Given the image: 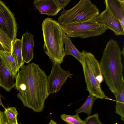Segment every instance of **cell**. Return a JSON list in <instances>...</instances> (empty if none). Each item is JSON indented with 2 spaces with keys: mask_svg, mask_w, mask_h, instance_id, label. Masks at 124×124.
Listing matches in <instances>:
<instances>
[{
  "mask_svg": "<svg viewBox=\"0 0 124 124\" xmlns=\"http://www.w3.org/2000/svg\"><path fill=\"white\" fill-rule=\"evenodd\" d=\"M15 77L17 96L25 107L35 112L42 111L49 94L47 77L38 65L34 63L22 66Z\"/></svg>",
  "mask_w": 124,
  "mask_h": 124,
  "instance_id": "cell-1",
  "label": "cell"
},
{
  "mask_svg": "<svg viewBox=\"0 0 124 124\" xmlns=\"http://www.w3.org/2000/svg\"><path fill=\"white\" fill-rule=\"evenodd\" d=\"M121 54L117 41L110 39L107 42L100 62L105 83L115 96L124 80Z\"/></svg>",
  "mask_w": 124,
  "mask_h": 124,
  "instance_id": "cell-2",
  "label": "cell"
},
{
  "mask_svg": "<svg viewBox=\"0 0 124 124\" xmlns=\"http://www.w3.org/2000/svg\"><path fill=\"white\" fill-rule=\"evenodd\" d=\"M42 29L45 53L53 62L61 64L65 56L63 39L64 32L61 24L53 18H47L42 23Z\"/></svg>",
  "mask_w": 124,
  "mask_h": 124,
  "instance_id": "cell-3",
  "label": "cell"
},
{
  "mask_svg": "<svg viewBox=\"0 0 124 124\" xmlns=\"http://www.w3.org/2000/svg\"><path fill=\"white\" fill-rule=\"evenodd\" d=\"M82 64L87 90L97 99L105 98L101 85L104 77L100 68V62L92 53L83 50L82 52Z\"/></svg>",
  "mask_w": 124,
  "mask_h": 124,
  "instance_id": "cell-4",
  "label": "cell"
},
{
  "mask_svg": "<svg viewBox=\"0 0 124 124\" xmlns=\"http://www.w3.org/2000/svg\"><path fill=\"white\" fill-rule=\"evenodd\" d=\"M99 10L90 0H80L70 9H64L58 18L60 24L75 25L80 23L98 16Z\"/></svg>",
  "mask_w": 124,
  "mask_h": 124,
  "instance_id": "cell-5",
  "label": "cell"
},
{
  "mask_svg": "<svg viewBox=\"0 0 124 124\" xmlns=\"http://www.w3.org/2000/svg\"><path fill=\"white\" fill-rule=\"evenodd\" d=\"M69 37L85 39L101 35L108 29L99 16L84 22L75 25L61 24Z\"/></svg>",
  "mask_w": 124,
  "mask_h": 124,
  "instance_id": "cell-6",
  "label": "cell"
},
{
  "mask_svg": "<svg viewBox=\"0 0 124 124\" xmlns=\"http://www.w3.org/2000/svg\"><path fill=\"white\" fill-rule=\"evenodd\" d=\"M72 75L69 71L63 70L59 63H53L51 73L47 77V87L49 94L58 92L67 79Z\"/></svg>",
  "mask_w": 124,
  "mask_h": 124,
  "instance_id": "cell-7",
  "label": "cell"
},
{
  "mask_svg": "<svg viewBox=\"0 0 124 124\" xmlns=\"http://www.w3.org/2000/svg\"><path fill=\"white\" fill-rule=\"evenodd\" d=\"M0 29L13 42L16 39L17 27L14 16L4 2L0 0Z\"/></svg>",
  "mask_w": 124,
  "mask_h": 124,
  "instance_id": "cell-8",
  "label": "cell"
},
{
  "mask_svg": "<svg viewBox=\"0 0 124 124\" xmlns=\"http://www.w3.org/2000/svg\"><path fill=\"white\" fill-rule=\"evenodd\" d=\"M99 16L107 28L112 30L115 35L117 36L124 35V28L120 21L107 9L102 11Z\"/></svg>",
  "mask_w": 124,
  "mask_h": 124,
  "instance_id": "cell-9",
  "label": "cell"
},
{
  "mask_svg": "<svg viewBox=\"0 0 124 124\" xmlns=\"http://www.w3.org/2000/svg\"><path fill=\"white\" fill-rule=\"evenodd\" d=\"M21 39L23 60L24 63H29L33 58V36L30 33L26 32L23 34Z\"/></svg>",
  "mask_w": 124,
  "mask_h": 124,
  "instance_id": "cell-10",
  "label": "cell"
},
{
  "mask_svg": "<svg viewBox=\"0 0 124 124\" xmlns=\"http://www.w3.org/2000/svg\"><path fill=\"white\" fill-rule=\"evenodd\" d=\"M33 5L41 14L48 16H55L61 10L55 0H35Z\"/></svg>",
  "mask_w": 124,
  "mask_h": 124,
  "instance_id": "cell-11",
  "label": "cell"
},
{
  "mask_svg": "<svg viewBox=\"0 0 124 124\" xmlns=\"http://www.w3.org/2000/svg\"><path fill=\"white\" fill-rule=\"evenodd\" d=\"M105 9L120 22L124 28V0H105Z\"/></svg>",
  "mask_w": 124,
  "mask_h": 124,
  "instance_id": "cell-12",
  "label": "cell"
},
{
  "mask_svg": "<svg viewBox=\"0 0 124 124\" xmlns=\"http://www.w3.org/2000/svg\"><path fill=\"white\" fill-rule=\"evenodd\" d=\"M14 78L10 71L0 61V80L1 87L10 92L15 86Z\"/></svg>",
  "mask_w": 124,
  "mask_h": 124,
  "instance_id": "cell-13",
  "label": "cell"
},
{
  "mask_svg": "<svg viewBox=\"0 0 124 124\" xmlns=\"http://www.w3.org/2000/svg\"><path fill=\"white\" fill-rule=\"evenodd\" d=\"M0 61L15 78L19 70L12 53L4 51H0Z\"/></svg>",
  "mask_w": 124,
  "mask_h": 124,
  "instance_id": "cell-14",
  "label": "cell"
},
{
  "mask_svg": "<svg viewBox=\"0 0 124 124\" xmlns=\"http://www.w3.org/2000/svg\"><path fill=\"white\" fill-rule=\"evenodd\" d=\"M63 39L65 45L64 49L65 55H71L81 63L82 59V52L77 49L72 43L70 38L67 37L64 32Z\"/></svg>",
  "mask_w": 124,
  "mask_h": 124,
  "instance_id": "cell-15",
  "label": "cell"
},
{
  "mask_svg": "<svg viewBox=\"0 0 124 124\" xmlns=\"http://www.w3.org/2000/svg\"><path fill=\"white\" fill-rule=\"evenodd\" d=\"M21 39H16L13 41L12 54L14 57L18 70L23 65L24 63L22 56Z\"/></svg>",
  "mask_w": 124,
  "mask_h": 124,
  "instance_id": "cell-16",
  "label": "cell"
},
{
  "mask_svg": "<svg viewBox=\"0 0 124 124\" xmlns=\"http://www.w3.org/2000/svg\"><path fill=\"white\" fill-rule=\"evenodd\" d=\"M116 101L115 113L121 116L122 120H124V80L121 85L117 95L115 96Z\"/></svg>",
  "mask_w": 124,
  "mask_h": 124,
  "instance_id": "cell-17",
  "label": "cell"
},
{
  "mask_svg": "<svg viewBox=\"0 0 124 124\" xmlns=\"http://www.w3.org/2000/svg\"><path fill=\"white\" fill-rule=\"evenodd\" d=\"M97 99L95 97L89 93L83 105L75 110L76 114L84 113L90 115L93 103Z\"/></svg>",
  "mask_w": 124,
  "mask_h": 124,
  "instance_id": "cell-18",
  "label": "cell"
},
{
  "mask_svg": "<svg viewBox=\"0 0 124 124\" xmlns=\"http://www.w3.org/2000/svg\"><path fill=\"white\" fill-rule=\"evenodd\" d=\"M4 113L8 124H18L17 120L18 113L16 108L14 107L5 108Z\"/></svg>",
  "mask_w": 124,
  "mask_h": 124,
  "instance_id": "cell-19",
  "label": "cell"
},
{
  "mask_svg": "<svg viewBox=\"0 0 124 124\" xmlns=\"http://www.w3.org/2000/svg\"><path fill=\"white\" fill-rule=\"evenodd\" d=\"M12 42L7 35L0 29V42L5 51L12 53Z\"/></svg>",
  "mask_w": 124,
  "mask_h": 124,
  "instance_id": "cell-20",
  "label": "cell"
},
{
  "mask_svg": "<svg viewBox=\"0 0 124 124\" xmlns=\"http://www.w3.org/2000/svg\"><path fill=\"white\" fill-rule=\"evenodd\" d=\"M61 118L68 124H84V121L81 119L78 114L74 115L62 114L60 116Z\"/></svg>",
  "mask_w": 124,
  "mask_h": 124,
  "instance_id": "cell-21",
  "label": "cell"
},
{
  "mask_svg": "<svg viewBox=\"0 0 124 124\" xmlns=\"http://www.w3.org/2000/svg\"><path fill=\"white\" fill-rule=\"evenodd\" d=\"M84 121V124H103L100 121L97 113L87 116Z\"/></svg>",
  "mask_w": 124,
  "mask_h": 124,
  "instance_id": "cell-22",
  "label": "cell"
},
{
  "mask_svg": "<svg viewBox=\"0 0 124 124\" xmlns=\"http://www.w3.org/2000/svg\"><path fill=\"white\" fill-rule=\"evenodd\" d=\"M55 1L60 8L62 10L64 9L65 7L70 2V0H55Z\"/></svg>",
  "mask_w": 124,
  "mask_h": 124,
  "instance_id": "cell-23",
  "label": "cell"
},
{
  "mask_svg": "<svg viewBox=\"0 0 124 124\" xmlns=\"http://www.w3.org/2000/svg\"><path fill=\"white\" fill-rule=\"evenodd\" d=\"M4 113L0 110V124H6L7 121L5 120Z\"/></svg>",
  "mask_w": 124,
  "mask_h": 124,
  "instance_id": "cell-24",
  "label": "cell"
},
{
  "mask_svg": "<svg viewBox=\"0 0 124 124\" xmlns=\"http://www.w3.org/2000/svg\"><path fill=\"white\" fill-rule=\"evenodd\" d=\"M48 124H57V123L53 120H51Z\"/></svg>",
  "mask_w": 124,
  "mask_h": 124,
  "instance_id": "cell-25",
  "label": "cell"
},
{
  "mask_svg": "<svg viewBox=\"0 0 124 124\" xmlns=\"http://www.w3.org/2000/svg\"><path fill=\"white\" fill-rule=\"evenodd\" d=\"M5 51L4 48L3 47L1 44L0 42V51Z\"/></svg>",
  "mask_w": 124,
  "mask_h": 124,
  "instance_id": "cell-26",
  "label": "cell"
},
{
  "mask_svg": "<svg viewBox=\"0 0 124 124\" xmlns=\"http://www.w3.org/2000/svg\"><path fill=\"white\" fill-rule=\"evenodd\" d=\"M1 96L0 94V105L2 106V107H3L5 108L4 107V106L3 103H2V101L1 100Z\"/></svg>",
  "mask_w": 124,
  "mask_h": 124,
  "instance_id": "cell-27",
  "label": "cell"
},
{
  "mask_svg": "<svg viewBox=\"0 0 124 124\" xmlns=\"http://www.w3.org/2000/svg\"><path fill=\"white\" fill-rule=\"evenodd\" d=\"M122 54L124 56V47H123V51H121Z\"/></svg>",
  "mask_w": 124,
  "mask_h": 124,
  "instance_id": "cell-28",
  "label": "cell"
},
{
  "mask_svg": "<svg viewBox=\"0 0 124 124\" xmlns=\"http://www.w3.org/2000/svg\"><path fill=\"white\" fill-rule=\"evenodd\" d=\"M1 82H0V86H1Z\"/></svg>",
  "mask_w": 124,
  "mask_h": 124,
  "instance_id": "cell-29",
  "label": "cell"
},
{
  "mask_svg": "<svg viewBox=\"0 0 124 124\" xmlns=\"http://www.w3.org/2000/svg\"><path fill=\"white\" fill-rule=\"evenodd\" d=\"M7 124H8L7 123Z\"/></svg>",
  "mask_w": 124,
  "mask_h": 124,
  "instance_id": "cell-30",
  "label": "cell"
},
{
  "mask_svg": "<svg viewBox=\"0 0 124 124\" xmlns=\"http://www.w3.org/2000/svg\"></svg>",
  "mask_w": 124,
  "mask_h": 124,
  "instance_id": "cell-31",
  "label": "cell"
},
{
  "mask_svg": "<svg viewBox=\"0 0 124 124\" xmlns=\"http://www.w3.org/2000/svg\"></svg>",
  "mask_w": 124,
  "mask_h": 124,
  "instance_id": "cell-32",
  "label": "cell"
}]
</instances>
